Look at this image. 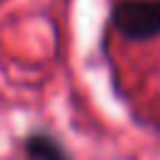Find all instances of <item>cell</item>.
<instances>
[{"mask_svg": "<svg viewBox=\"0 0 160 160\" xmlns=\"http://www.w3.org/2000/svg\"><path fill=\"white\" fill-rule=\"evenodd\" d=\"M115 28L130 40L160 35V0H122L112 12Z\"/></svg>", "mask_w": 160, "mask_h": 160, "instance_id": "6da1fadb", "label": "cell"}, {"mask_svg": "<svg viewBox=\"0 0 160 160\" xmlns=\"http://www.w3.org/2000/svg\"><path fill=\"white\" fill-rule=\"evenodd\" d=\"M28 148H30V152H32L38 160H65L60 145H55L50 138H32V140L28 142Z\"/></svg>", "mask_w": 160, "mask_h": 160, "instance_id": "7a4b0ae2", "label": "cell"}]
</instances>
